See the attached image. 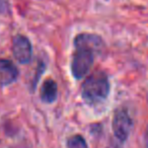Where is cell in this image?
<instances>
[{
    "instance_id": "cell-1",
    "label": "cell",
    "mask_w": 148,
    "mask_h": 148,
    "mask_svg": "<svg viewBox=\"0 0 148 148\" xmlns=\"http://www.w3.org/2000/svg\"><path fill=\"white\" fill-rule=\"evenodd\" d=\"M74 46L75 51L72 56L71 71L75 78L80 79L90 70L95 55L101 50L103 41L95 35L81 34L75 38Z\"/></svg>"
},
{
    "instance_id": "cell-2",
    "label": "cell",
    "mask_w": 148,
    "mask_h": 148,
    "mask_svg": "<svg viewBox=\"0 0 148 148\" xmlns=\"http://www.w3.org/2000/svg\"><path fill=\"white\" fill-rule=\"evenodd\" d=\"M110 91V83L107 75L101 71L90 74L81 88L82 97L89 105H97L107 99Z\"/></svg>"
},
{
    "instance_id": "cell-3",
    "label": "cell",
    "mask_w": 148,
    "mask_h": 148,
    "mask_svg": "<svg viewBox=\"0 0 148 148\" xmlns=\"http://www.w3.org/2000/svg\"><path fill=\"white\" fill-rule=\"evenodd\" d=\"M133 127V121L124 109L118 110L113 119V131L115 136L121 141H126Z\"/></svg>"
},
{
    "instance_id": "cell-4",
    "label": "cell",
    "mask_w": 148,
    "mask_h": 148,
    "mask_svg": "<svg viewBox=\"0 0 148 148\" xmlns=\"http://www.w3.org/2000/svg\"><path fill=\"white\" fill-rule=\"evenodd\" d=\"M12 53L17 62L21 64H27L32 60V44L27 37L17 35L12 41Z\"/></svg>"
},
{
    "instance_id": "cell-5",
    "label": "cell",
    "mask_w": 148,
    "mask_h": 148,
    "mask_svg": "<svg viewBox=\"0 0 148 148\" xmlns=\"http://www.w3.org/2000/svg\"><path fill=\"white\" fill-rule=\"evenodd\" d=\"M18 77V69L7 59H0V86H7Z\"/></svg>"
},
{
    "instance_id": "cell-6",
    "label": "cell",
    "mask_w": 148,
    "mask_h": 148,
    "mask_svg": "<svg viewBox=\"0 0 148 148\" xmlns=\"http://www.w3.org/2000/svg\"><path fill=\"white\" fill-rule=\"evenodd\" d=\"M40 95H41V99L44 103H51L55 101L58 95L57 83L52 79H47L42 85Z\"/></svg>"
},
{
    "instance_id": "cell-7",
    "label": "cell",
    "mask_w": 148,
    "mask_h": 148,
    "mask_svg": "<svg viewBox=\"0 0 148 148\" xmlns=\"http://www.w3.org/2000/svg\"><path fill=\"white\" fill-rule=\"evenodd\" d=\"M67 147L68 148H87L86 141L83 139L82 136L74 135L71 136L67 140Z\"/></svg>"
},
{
    "instance_id": "cell-8",
    "label": "cell",
    "mask_w": 148,
    "mask_h": 148,
    "mask_svg": "<svg viewBox=\"0 0 148 148\" xmlns=\"http://www.w3.org/2000/svg\"><path fill=\"white\" fill-rule=\"evenodd\" d=\"M146 141H147V144H148V132H147V137H146Z\"/></svg>"
}]
</instances>
